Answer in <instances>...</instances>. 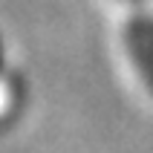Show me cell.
I'll return each instance as SVG.
<instances>
[{"label": "cell", "mask_w": 153, "mask_h": 153, "mask_svg": "<svg viewBox=\"0 0 153 153\" xmlns=\"http://www.w3.org/2000/svg\"><path fill=\"white\" fill-rule=\"evenodd\" d=\"M124 12H127V23H124V43H127V55L145 87L153 93V12L147 9V0H121Z\"/></svg>", "instance_id": "obj_1"}]
</instances>
